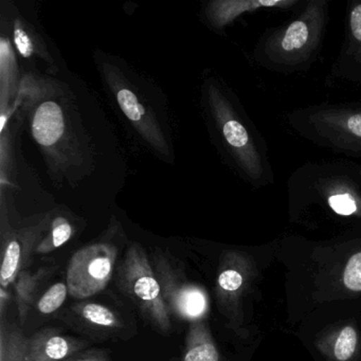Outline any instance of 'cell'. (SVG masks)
<instances>
[{"mask_svg":"<svg viewBox=\"0 0 361 361\" xmlns=\"http://www.w3.org/2000/svg\"><path fill=\"white\" fill-rule=\"evenodd\" d=\"M54 174H71L86 164L87 145L73 94L64 84L35 75L23 77L16 101Z\"/></svg>","mask_w":361,"mask_h":361,"instance_id":"cell-1","label":"cell"},{"mask_svg":"<svg viewBox=\"0 0 361 361\" xmlns=\"http://www.w3.org/2000/svg\"><path fill=\"white\" fill-rule=\"evenodd\" d=\"M115 284L154 331L164 336L172 333V314L164 302L151 257L142 245L133 243L126 249L116 270Z\"/></svg>","mask_w":361,"mask_h":361,"instance_id":"cell-2","label":"cell"},{"mask_svg":"<svg viewBox=\"0 0 361 361\" xmlns=\"http://www.w3.org/2000/svg\"><path fill=\"white\" fill-rule=\"evenodd\" d=\"M326 20V1L312 0L295 20L268 37L264 61L276 68H295L307 62L318 50Z\"/></svg>","mask_w":361,"mask_h":361,"instance_id":"cell-3","label":"cell"},{"mask_svg":"<svg viewBox=\"0 0 361 361\" xmlns=\"http://www.w3.org/2000/svg\"><path fill=\"white\" fill-rule=\"evenodd\" d=\"M122 238L120 224L111 226L99 240L73 253L66 271L67 287L73 299H90L106 288L117 270Z\"/></svg>","mask_w":361,"mask_h":361,"instance_id":"cell-4","label":"cell"},{"mask_svg":"<svg viewBox=\"0 0 361 361\" xmlns=\"http://www.w3.org/2000/svg\"><path fill=\"white\" fill-rule=\"evenodd\" d=\"M151 262L172 316L190 323L202 320L210 308L204 287L190 280L185 266L166 249H154Z\"/></svg>","mask_w":361,"mask_h":361,"instance_id":"cell-5","label":"cell"},{"mask_svg":"<svg viewBox=\"0 0 361 361\" xmlns=\"http://www.w3.org/2000/svg\"><path fill=\"white\" fill-rule=\"evenodd\" d=\"M257 276V265L250 255L238 250H227L221 255L215 299L227 327L242 338L248 336L245 327L244 302Z\"/></svg>","mask_w":361,"mask_h":361,"instance_id":"cell-6","label":"cell"},{"mask_svg":"<svg viewBox=\"0 0 361 361\" xmlns=\"http://www.w3.org/2000/svg\"><path fill=\"white\" fill-rule=\"evenodd\" d=\"M56 317L69 329L97 342L126 341L137 334L132 314L111 302L79 300Z\"/></svg>","mask_w":361,"mask_h":361,"instance_id":"cell-7","label":"cell"},{"mask_svg":"<svg viewBox=\"0 0 361 361\" xmlns=\"http://www.w3.org/2000/svg\"><path fill=\"white\" fill-rule=\"evenodd\" d=\"M207 98L217 130L238 168L252 183L265 180L266 170L261 153L223 90L211 83Z\"/></svg>","mask_w":361,"mask_h":361,"instance_id":"cell-8","label":"cell"},{"mask_svg":"<svg viewBox=\"0 0 361 361\" xmlns=\"http://www.w3.org/2000/svg\"><path fill=\"white\" fill-rule=\"evenodd\" d=\"M52 213L35 215L13 227L10 224L5 196L1 195V266L0 286L9 288L20 272L27 270L31 257L37 253L51 221Z\"/></svg>","mask_w":361,"mask_h":361,"instance_id":"cell-9","label":"cell"},{"mask_svg":"<svg viewBox=\"0 0 361 361\" xmlns=\"http://www.w3.org/2000/svg\"><path fill=\"white\" fill-rule=\"evenodd\" d=\"M101 71L124 117L152 149L160 155L170 157V143L161 124L136 85L126 77L121 67L114 63L104 61Z\"/></svg>","mask_w":361,"mask_h":361,"instance_id":"cell-10","label":"cell"},{"mask_svg":"<svg viewBox=\"0 0 361 361\" xmlns=\"http://www.w3.org/2000/svg\"><path fill=\"white\" fill-rule=\"evenodd\" d=\"M302 134L329 149L361 155V111L345 107H318L302 117Z\"/></svg>","mask_w":361,"mask_h":361,"instance_id":"cell-11","label":"cell"},{"mask_svg":"<svg viewBox=\"0 0 361 361\" xmlns=\"http://www.w3.org/2000/svg\"><path fill=\"white\" fill-rule=\"evenodd\" d=\"M88 345V340L67 335L59 327H46L28 338L27 361H63Z\"/></svg>","mask_w":361,"mask_h":361,"instance_id":"cell-12","label":"cell"},{"mask_svg":"<svg viewBox=\"0 0 361 361\" xmlns=\"http://www.w3.org/2000/svg\"><path fill=\"white\" fill-rule=\"evenodd\" d=\"M18 60L11 41L3 35L0 39V132H3L12 115L22 85Z\"/></svg>","mask_w":361,"mask_h":361,"instance_id":"cell-13","label":"cell"},{"mask_svg":"<svg viewBox=\"0 0 361 361\" xmlns=\"http://www.w3.org/2000/svg\"><path fill=\"white\" fill-rule=\"evenodd\" d=\"M298 4V0H216L209 4L206 13L213 27L223 29L247 12L288 9Z\"/></svg>","mask_w":361,"mask_h":361,"instance_id":"cell-14","label":"cell"},{"mask_svg":"<svg viewBox=\"0 0 361 361\" xmlns=\"http://www.w3.org/2000/svg\"><path fill=\"white\" fill-rule=\"evenodd\" d=\"M54 269L56 268L42 267L35 272L24 270L13 283L14 295L22 326L26 323L33 304L39 300V290L44 283L51 276Z\"/></svg>","mask_w":361,"mask_h":361,"instance_id":"cell-15","label":"cell"},{"mask_svg":"<svg viewBox=\"0 0 361 361\" xmlns=\"http://www.w3.org/2000/svg\"><path fill=\"white\" fill-rule=\"evenodd\" d=\"M360 337L354 324L331 329L317 342V348L333 361H352L358 353Z\"/></svg>","mask_w":361,"mask_h":361,"instance_id":"cell-16","label":"cell"},{"mask_svg":"<svg viewBox=\"0 0 361 361\" xmlns=\"http://www.w3.org/2000/svg\"><path fill=\"white\" fill-rule=\"evenodd\" d=\"M183 361H224L209 325L202 320L190 323Z\"/></svg>","mask_w":361,"mask_h":361,"instance_id":"cell-17","label":"cell"},{"mask_svg":"<svg viewBox=\"0 0 361 361\" xmlns=\"http://www.w3.org/2000/svg\"><path fill=\"white\" fill-rule=\"evenodd\" d=\"M13 43L18 54L27 60L39 58L48 65L54 67V61L46 50L41 37L35 32L32 27L20 20L16 18L13 23Z\"/></svg>","mask_w":361,"mask_h":361,"instance_id":"cell-18","label":"cell"},{"mask_svg":"<svg viewBox=\"0 0 361 361\" xmlns=\"http://www.w3.org/2000/svg\"><path fill=\"white\" fill-rule=\"evenodd\" d=\"M28 338L22 329L9 322L0 320V361H27Z\"/></svg>","mask_w":361,"mask_h":361,"instance_id":"cell-19","label":"cell"},{"mask_svg":"<svg viewBox=\"0 0 361 361\" xmlns=\"http://www.w3.org/2000/svg\"><path fill=\"white\" fill-rule=\"evenodd\" d=\"M75 232L77 229L68 217L62 214H52L48 231L37 247V255H46L56 250L68 243L75 236Z\"/></svg>","mask_w":361,"mask_h":361,"instance_id":"cell-20","label":"cell"},{"mask_svg":"<svg viewBox=\"0 0 361 361\" xmlns=\"http://www.w3.org/2000/svg\"><path fill=\"white\" fill-rule=\"evenodd\" d=\"M340 62L341 66L348 62L361 66V1L353 3L348 9V45Z\"/></svg>","mask_w":361,"mask_h":361,"instance_id":"cell-21","label":"cell"},{"mask_svg":"<svg viewBox=\"0 0 361 361\" xmlns=\"http://www.w3.org/2000/svg\"><path fill=\"white\" fill-rule=\"evenodd\" d=\"M69 295L66 283L58 282L50 286L37 300V310L39 314L49 316L58 312L66 301Z\"/></svg>","mask_w":361,"mask_h":361,"instance_id":"cell-22","label":"cell"},{"mask_svg":"<svg viewBox=\"0 0 361 361\" xmlns=\"http://www.w3.org/2000/svg\"><path fill=\"white\" fill-rule=\"evenodd\" d=\"M342 284L350 293H361V251L348 257L342 272Z\"/></svg>","mask_w":361,"mask_h":361,"instance_id":"cell-23","label":"cell"},{"mask_svg":"<svg viewBox=\"0 0 361 361\" xmlns=\"http://www.w3.org/2000/svg\"><path fill=\"white\" fill-rule=\"evenodd\" d=\"M329 206L338 214L352 215L357 213L358 207L350 194H337L329 197Z\"/></svg>","mask_w":361,"mask_h":361,"instance_id":"cell-24","label":"cell"},{"mask_svg":"<svg viewBox=\"0 0 361 361\" xmlns=\"http://www.w3.org/2000/svg\"><path fill=\"white\" fill-rule=\"evenodd\" d=\"M63 361H113L111 353L102 348L82 350Z\"/></svg>","mask_w":361,"mask_h":361,"instance_id":"cell-25","label":"cell"},{"mask_svg":"<svg viewBox=\"0 0 361 361\" xmlns=\"http://www.w3.org/2000/svg\"><path fill=\"white\" fill-rule=\"evenodd\" d=\"M8 289L9 288L0 286V320L6 318V310H7V306H9L10 299H11V295Z\"/></svg>","mask_w":361,"mask_h":361,"instance_id":"cell-26","label":"cell"}]
</instances>
